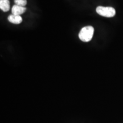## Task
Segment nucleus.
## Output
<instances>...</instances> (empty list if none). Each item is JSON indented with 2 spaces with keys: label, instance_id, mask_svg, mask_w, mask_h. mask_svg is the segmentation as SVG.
<instances>
[{
  "label": "nucleus",
  "instance_id": "20e7f679",
  "mask_svg": "<svg viewBox=\"0 0 123 123\" xmlns=\"http://www.w3.org/2000/svg\"><path fill=\"white\" fill-rule=\"evenodd\" d=\"M7 19L10 23L16 25L20 24L22 22V18L21 17V15L11 14L8 17Z\"/></svg>",
  "mask_w": 123,
  "mask_h": 123
},
{
  "label": "nucleus",
  "instance_id": "f03ea898",
  "mask_svg": "<svg viewBox=\"0 0 123 123\" xmlns=\"http://www.w3.org/2000/svg\"><path fill=\"white\" fill-rule=\"evenodd\" d=\"M96 13L104 17H113L116 14V10L112 7H104L99 6L96 7Z\"/></svg>",
  "mask_w": 123,
  "mask_h": 123
},
{
  "label": "nucleus",
  "instance_id": "f257e3e1",
  "mask_svg": "<svg viewBox=\"0 0 123 123\" xmlns=\"http://www.w3.org/2000/svg\"><path fill=\"white\" fill-rule=\"evenodd\" d=\"M94 34V28L91 26L83 27L79 33V38L81 41L88 42L91 41Z\"/></svg>",
  "mask_w": 123,
  "mask_h": 123
},
{
  "label": "nucleus",
  "instance_id": "39448f33",
  "mask_svg": "<svg viewBox=\"0 0 123 123\" xmlns=\"http://www.w3.org/2000/svg\"><path fill=\"white\" fill-rule=\"evenodd\" d=\"M9 0H0V9L4 12H7L10 10Z\"/></svg>",
  "mask_w": 123,
  "mask_h": 123
},
{
  "label": "nucleus",
  "instance_id": "7ed1b4c3",
  "mask_svg": "<svg viewBox=\"0 0 123 123\" xmlns=\"http://www.w3.org/2000/svg\"><path fill=\"white\" fill-rule=\"evenodd\" d=\"M26 10V8L25 7L21 6L14 5L12 8V14L21 15L24 14Z\"/></svg>",
  "mask_w": 123,
  "mask_h": 123
},
{
  "label": "nucleus",
  "instance_id": "423d86ee",
  "mask_svg": "<svg viewBox=\"0 0 123 123\" xmlns=\"http://www.w3.org/2000/svg\"><path fill=\"white\" fill-rule=\"evenodd\" d=\"M15 5L25 7L27 4V0H14Z\"/></svg>",
  "mask_w": 123,
  "mask_h": 123
}]
</instances>
